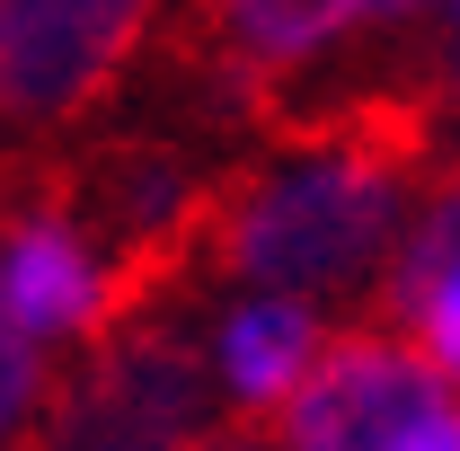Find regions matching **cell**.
<instances>
[{"label": "cell", "instance_id": "obj_7", "mask_svg": "<svg viewBox=\"0 0 460 451\" xmlns=\"http://www.w3.org/2000/svg\"><path fill=\"white\" fill-rule=\"evenodd\" d=\"M310 354H319V319L301 301H248V310H230L222 337H213V363H222L230 398L248 416H275L292 398V381L310 372Z\"/></svg>", "mask_w": 460, "mask_h": 451}, {"label": "cell", "instance_id": "obj_2", "mask_svg": "<svg viewBox=\"0 0 460 451\" xmlns=\"http://www.w3.org/2000/svg\"><path fill=\"white\" fill-rule=\"evenodd\" d=\"M204 398H213V372L169 328L89 337L80 372L45 398L18 451H186V434L204 425Z\"/></svg>", "mask_w": 460, "mask_h": 451}, {"label": "cell", "instance_id": "obj_11", "mask_svg": "<svg viewBox=\"0 0 460 451\" xmlns=\"http://www.w3.org/2000/svg\"><path fill=\"white\" fill-rule=\"evenodd\" d=\"M390 451H460V407H434L425 425H407Z\"/></svg>", "mask_w": 460, "mask_h": 451}, {"label": "cell", "instance_id": "obj_10", "mask_svg": "<svg viewBox=\"0 0 460 451\" xmlns=\"http://www.w3.org/2000/svg\"><path fill=\"white\" fill-rule=\"evenodd\" d=\"M407 345L434 363V381H460V275H443L425 292V310L407 319Z\"/></svg>", "mask_w": 460, "mask_h": 451}, {"label": "cell", "instance_id": "obj_3", "mask_svg": "<svg viewBox=\"0 0 460 451\" xmlns=\"http://www.w3.org/2000/svg\"><path fill=\"white\" fill-rule=\"evenodd\" d=\"M434 407H452V390L434 381V363L390 328H337L319 337L310 372L292 381L275 407L284 451H390L407 425H425Z\"/></svg>", "mask_w": 460, "mask_h": 451}, {"label": "cell", "instance_id": "obj_8", "mask_svg": "<svg viewBox=\"0 0 460 451\" xmlns=\"http://www.w3.org/2000/svg\"><path fill=\"white\" fill-rule=\"evenodd\" d=\"M443 275H460V177L443 195H425V213L407 222L399 257H390V275H381V310H390V337H399L407 319L425 310V292Z\"/></svg>", "mask_w": 460, "mask_h": 451}, {"label": "cell", "instance_id": "obj_9", "mask_svg": "<svg viewBox=\"0 0 460 451\" xmlns=\"http://www.w3.org/2000/svg\"><path fill=\"white\" fill-rule=\"evenodd\" d=\"M36 398H45V354L0 319V443H18V434H27Z\"/></svg>", "mask_w": 460, "mask_h": 451}, {"label": "cell", "instance_id": "obj_13", "mask_svg": "<svg viewBox=\"0 0 460 451\" xmlns=\"http://www.w3.org/2000/svg\"><path fill=\"white\" fill-rule=\"evenodd\" d=\"M204 451H248V443H204Z\"/></svg>", "mask_w": 460, "mask_h": 451}, {"label": "cell", "instance_id": "obj_1", "mask_svg": "<svg viewBox=\"0 0 460 451\" xmlns=\"http://www.w3.org/2000/svg\"><path fill=\"white\" fill-rule=\"evenodd\" d=\"M301 151L310 160L266 177H222L204 195V266L239 283H275V301L372 275V257L399 230V186L425 151V124L354 107L319 124Z\"/></svg>", "mask_w": 460, "mask_h": 451}, {"label": "cell", "instance_id": "obj_12", "mask_svg": "<svg viewBox=\"0 0 460 451\" xmlns=\"http://www.w3.org/2000/svg\"><path fill=\"white\" fill-rule=\"evenodd\" d=\"M345 9H354V18H416L425 0H345Z\"/></svg>", "mask_w": 460, "mask_h": 451}, {"label": "cell", "instance_id": "obj_6", "mask_svg": "<svg viewBox=\"0 0 460 451\" xmlns=\"http://www.w3.org/2000/svg\"><path fill=\"white\" fill-rule=\"evenodd\" d=\"M345 27H354L345 0H213V80L257 98L275 71L310 62Z\"/></svg>", "mask_w": 460, "mask_h": 451}, {"label": "cell", "instance_id": "obj_5", "mask_svg": "<svg viewBox=\"0 0 460 451\" xmlns=\"http://www.w3.org/2000/svg\"><path fill=\"white\" fill-rule=\"evenodd\" d=\"M0 319L27 345L98 328V248L62 204H27L0 239Z\"/></svg>", "mask_w": 460, "mask_h": 451}, {"label": "cell", "instance_id": "obj_4", "mask_svg": "<svg viewBox=\"0 0 460 451\" xmlns=\"http://www.w3.org/2000/svg\"><path fill=\"white\" fill-rule=\"evenodd\" d=\"M151 18L160 0H0V115L62 124L98 107Z\"/></svg>", "mask_w": 460, "mask_h": 451}]
</instances>
